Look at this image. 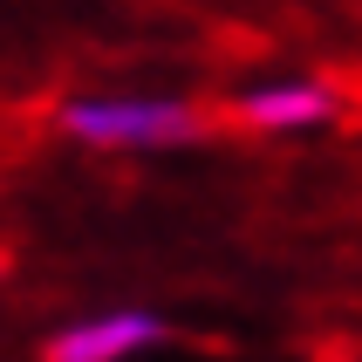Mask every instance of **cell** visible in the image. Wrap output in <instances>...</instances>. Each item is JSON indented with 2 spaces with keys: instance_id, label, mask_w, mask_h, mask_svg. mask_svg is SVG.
Segmentation results:
<instances>
[{
  "instance_id": "3",
  "label": "cell",
  "mask_w": 362,
  "mask_h": 362,
  "mask_svg": "<svg viewBox=\"0 0 362 362\" xmlns=\"http://www.w3.org/2000/svg\"><path fill=\"white\" fill-rule=\"evenodd\" d=\"M233 117H240L246 130H315V123L335 117V96H328V82L287 76V82H260V89H246Z\"/></svg>"
},
{
  "instance_id": "1",
  "label": "cell",
  "mask_w": 362,
  "mask_h": 362,
  "mask_svg": "<svg viewBox=\"0 0 362 362\" xmlns=\"http://www.w3.org/2000/svg\"><path fill=\"white\" fill-rule=\"evenodd\" d=\"M55 123L82 151H171L205 137V117L178 96H69Z\"/></svg>"
},
{
  "instance_id": "2",
  "label": "cell",
  "mask_w": 362,
  "mask_h": 362,
  "mask_svg": "<svg viewBox=\"0 0 362 362\" xmlns=\"http://www.w3.org/2000/svg\"><path fill=\"white\" fill-rule=\"evenodd\" d=\"M164 342V322L144 315V308H117V315H89V322H69L55 342L41 349V362H130L137 349Z\"/></svg>"
}]
</instances>
